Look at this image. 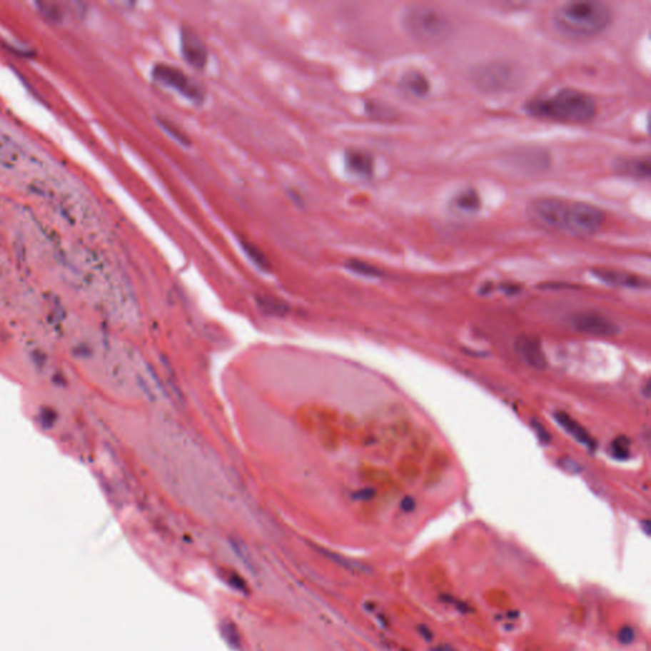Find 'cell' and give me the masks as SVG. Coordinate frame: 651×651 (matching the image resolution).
I'll return each mask as SVG.
<instances>
[{
    "label": "cell",
    "instance_id": "6da1fadb",
    "mask_svg": "<svg viewBox=\"0 0 651 651\" xmlns=\"http://www.w3.org/2000/svg\"><path fill=\"white\" fill-rule=\"evenodd\" d=\"M613 13L603 1L575 0L558 6L552 24L558 34L571 40H592L610 27Z\"/></svg>",
    "mask_w": 651,
    "mask_h": 651
},
{
    "label": "cell",
    "instance_id": "7a4b0ae2",
    "mask_svg": "<svg viewBox=\"0 0 651 651\" xmlns=\"http://www.w3.org/2000/svg\"><path fill=\"white\" fill-rule=\"evenodd\" d=\"M524 108L532 116L567 123H587L597 113L595 99L574 88H562L551 96L527 101Z\"/></svg>",
    "mask_w": 651,
    "mask_h": 651
},
{
    "label": "cell",
    "instance_id": "3957f363",
    "mask_svg": "<svg viewBox=\"0 0 651 651\" xmlns=\"http://www.w3.org/2000/svg\"><path fill=\"white\" fill-rule=\"evenodd\" d=\"M402 24L413 40L425 45H439L453 34V24L447 14L426 4L408 6L402 16Z\"/></svg>",
    "mask_w": 651,
    "mask_h": 651
},
{
    "label": "cell",
    "instance_id": "277c9868",
    "mask_svg": "<svg viewBox=\"0 0 651 651\" xmlns=\"http://www.w3.org/2000/svg\"><path fill=\"white\" fill-rule=\"evenodd\" d=\"M570 203L562 198H535L527 205V218L548 232H565Z\"/></svg>",
    "mask_w": 651,
    "mask_h": 651
},
{
    "label": "cell",
    "instance_id": "5b68a950",
    "mask_svg": "<svg viewBox=\"0 0 651 651\" xmlns=\"http://www.w3.org/2000/svg\"><path fill=\"white\" fill-rule=\"evenodd\" d=\"M472 81L483 91H509L517 86L519 71L509 63L495 61L480 66L477 65L476 69L472 70Z\"/></svg>",
    "mask_w": 651,
    "mask_h": 651
},
{
    "label": "cell",
    "instance_id": "8992f818",
    "mask_svg": "<svg viewBox=\"0 0 651 651\" xmlns=\"http://www.w3.org/2000/svg\"><path fill=\"white\" fill-rule=\"evenodd\" d=\"M605 221V211L593 203H570L565 232L576 237H590L600 231Z\"/></svg>",
    "mask_w": 651,
    "mask_h": 651
},
{
    "label": "cell",
    "instance_id": "52a82bcc",
    "mask_svg": "<svg viewBox=\"0 0 651 651\" xmlns=\"http://www.w3.org/2000/svg\"><path fill=\"white\" fill-rule=\"evenodd\" d=\"M151 76L154 81L166 87L175 89L193 104H201L203 101L205 94L203 88L178 68H175L172 65L156 64L151 70Z\"/></svg>",
    "mask_w": 651,
    "mask_h": 651
},
{
    "label": "cell",
    "instance_id": "ba28073f",
    "mask_svg": "<svg viewBox=\"0 0 651 651\" xmlns=\"http://www.w3.org/2000/svg\"><path fill=\"white\" fill-rule=\"evenodd\" d=\"M570 326L575 331L582 332V333L590 335V336H598V338H610V336H616L621 332L620 326L615 323L613 321L610 320L603 314L592 312V311L572 314L570 317Z\"/></svg>",
    "mask_w": 651,
    "mask_h": 651
},
{
    "label": "cell",
    "instance_id": "9c48e42d",
    "mask_svg": "<svg viewBox=\"0 0 651 651\" xmlns=\"http://www.w3.org/2000/svg\"><path fill=\"white\" fill-rule=\"evenodd\" d=\"M181 53L187 63L196 69H203L208 63V49L191 27L181 29Z\"/></svg>",
    "mask_w": 651,
    "mask_h": 651
},
{
    "label": "cell",
    "instance_id": "30bf717a",
    "mask_svg": "<svg viewBox=\"0 0 651 651\" xmlns=\"http://www.w3.org/2000/svg\"><path fill=\"white\" fill-rule=\"evenodd\" d=\"M515 351L527 365L535 370H545L548 366L546 353L542 348L540 338L530 335L520 336L515 343Z\"/></svg>",
    "mask_w": 651,
    "mask_h": 651
},
{
    "label": "cell",
    "instance_id": "8fae6325",
    "mask_svg": "<svg viewBox=\"0 0 651 651\" xmlns=\"http://www.w3.org/2000/svg\"><path fill=\"white\" fill-rule=\"evenodd\" d=\"M613 171L617 175L632 180H649L651 175V163L649 156L645 157H620L613 162Z\"/></svg>",
    "mask_w": 651,
    "mask_h": 651
},
{
    "label": "cell",
    "instance_id": "7c38bea8",
    "mask_svg": "<svg viewBox=\"0 0 651 651\" xmlns=\"http://www.w3.org/2000/svg\"><path fill=\"white\" fill-rule=\"evenodd\" d=\"M592 273L599 281L612 285V286H621V288H630V289L649 288V281L644 278H640L635 273H625V271L613 270V268H594L592 270Z\"/></svg>",
    "mask_w": 651,
    "mask_h": 651
},
{
    "label": "cell",
    "instance_id": "4fadbf2b",
    "mask_svg": "<svg viewBox=\"0 0 651 651\" xmlns=\"http://www.w3.org/2000/svg\"><path fill=\"white\" fill-rule=\"evenodd\" d=\"M402 94L411 99H424L430 92V81L419 70H408L400 79Z\"/></svg>",
    "mask_w": 651,
    "mask_h": 651
},
{
    "label": "cell",
    "instance_id": "5bb4252c",
    "mask_svg": "<svg viewBox=\"0 0 651 651\" xmlns=\"http://www.w3.org/2000/svg\"><path fill=\"white\" fill-rule=\"evenodd\" d=\"M555 420H556L558 426H561L569 435L572 436L576 442L582 444V445H584L589 450H592V452L595 450L597 442L594 440L593 436L590 435L587 429L579 424L576 420L572 419L567 413H562V411H558V413H555Z\"/></svg>",
    "mask_w": 651,
    "mask_h": 651
},
{
    "label": "cell",
    "instance_id": "9a60e30c",
    "mask_svg": "<svg viewBox=\"0 0 651 651\" xmlns=\"http://www.w3.org/2000/svg\"><path fill=\"white\" fill-rule=\"evenodd\" d=\"M345 167L351 175L369 178L374 172V161L368 151L350 149L345 153Z\"/></svg>",
    "mask_w": 651,
    "mask_h": 651
},
{
    "label": "cell",
    "instance_id": "2e32d148",
    "mask_svg": "<svg viewBox=\"0 0 651 651\" xmlns=\"http://www.w3.org/2000/svg\"><path fill=\"white\" fill-rule=\"evenodd\" d=\"M452 206L455 211L465 216L476 214L481 209L480 193L473 187H465L457 192L452 198Z\"/></svg>",
    "mask_w": 651,
    "mask_h": 651
},
{
    "label": "cell",
    "instance_id": "e0dca14e",
    "mask_svg": "<svg viewBox=\"0 0 651 651\" xmlns=\"http://www.w3.org/2000/svg\"><path fill=\"white\" fill-rule=\"evenodd\" d=\"M239 243L242 246L244 253L248 256L251 261L256 265L257 268H261L263 271H268L271 268V263L268 261V257L260 247H257L256 244L252 243L248 239L242 238V237H239Z\"/></svg>",
    "mask_w": 651,
    "mask_h": 651
},
{
    "label": "cell",
    "instance_id": "ac0fdd59",
    "mask_svg": "<svg viewBox=\"0 0 651 651\" xmlns=\"http://www.w3.org/2000/svg\"><path fill=\"white\" fill-rule=\"evenodd\" d=\"M157 122L161 125V128H162L167 134L171 135L176 141H178L182 146H191V139H190V138H188L177 125H175L173 122L171 121V120L164 118V117L162 116H158Z\"/></svg>",
    "mask_w": 651,
    "mask_h": 651
},
{
    "label": "cell",
    "instance_id": "d6986e66",
    "mask_svg": "<svg viewBox=\"0 0 651 651\" xmlns=\"http://www.w3.org/2000/svg\"><path fill=\"white\" fill-rule=\"evenodd\" d=\"M346 268H349L350 271L361 275V276H366V278H380L383 275L378 268L373 266L370 263L360 261V260H350L346 263Z\"/></svg>",
    "mask_w": 651,
    "mask_h": 651
},
{
    "label": "cell",
    "instance_id": "ffe728a7",
    "mask_svg": "<svg viewBox=\"0 0 651 651\" xmlns=\"http://www.w3.org/2000/svg\"><path fill=\"white\" fill-rule=\"evenodd\" d=\"M631 442L626 436H618L610 443V455L618 460H625L631 455Z\"/></svg>",
    "mask_w": 651,
    "mask_h": 651
},
{
    "label": "cell",
    "instance_id": "44dd1931",
    "mask_svg": "<svg viewBox=\"0 0 651 651\" xmlns=\"http://www.w3.org/2000/svg\"><path fill=\"white\" fill-rule=\"evenodd\" d=\"M532 428H533V430L535 431V435L540 439V442L542 444H548V443L551 442V436L548 434V431L545 429V426L541 424V421L532 420Z\"/></svg>",
    "mask_w": 651,
    "mask_h": 651
},
{
    "label": "cell",
    "instance_id": "7402d4cb",
    "mask_svg": "<svg viewBox=\"0 0 651 651\" xmlns=\"http://www.w3.org/2000/svg\"><path fill=\"white\" fill-rule=\"evenodd\" d=\"M558 465H561L564 468L565 471L567 472H579L580 471V467L579 465L574 462L572 460H558Z\"/></svg>",
    "mask_w": 651,
    "mask_h": 651
},
{
    "label": "cell",
    "instance_id": "603a6c76",
    "mask_svg": "<svg viewBox=\"0 0 651 651\" xmlns=\"http://www.w3.org/2000/svg\"><path fill=\"white\" fill-rule=\"evenodd\" d=\"M634 635L635 632L632 628L625 627L621 631V634H620V640L622 641L623 644H630L634 640Z\"/></svg>",
    "mask_w": 651,
    "mask_h": 651
},
{
    "label": "cell",
    "instance_id": "cb8c5ba5",
    "mask_svg": "<svg viewBox=\"0 0 651 651\" xmlns=\"http://www.w3.org/2000/svg\"><path fill=\"white\" fill-rule=\"evenodd\" d=\"M402 508L407 512H411L415 509V500L413 498H406L405 500L402 501Z\"/></svg>",
    "mask_w": 651,
    "mask_h": 651
}]
</instances>
